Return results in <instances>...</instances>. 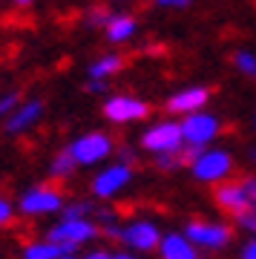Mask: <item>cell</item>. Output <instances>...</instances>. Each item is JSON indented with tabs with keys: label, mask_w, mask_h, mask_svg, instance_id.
I'll return each mask as SVG.
<instances>
[{
	"label": "cell",
	"mask_w": 256,
	"mask_h": 259,
	"mask_svg": "<svg viewBox=\"0 0 256 259\" xmlns=\"http://www.w3.org/2000/svg\"><path fill=\"white\" fill-rule=\"evenodd\" d=\"M213 199H216V204H219L222 210L233 213V216H242V213L253 210V204L247 199L242 182H222V185H216L213 187Z\"/></svg>",
	"instance_id": "6da1fadb"
},
{
	"label": "cell",
	"mask_w": 256,
	"mask_h": 259,
	"mask_svg": "<svg viewBox=\"0 0 256 259\" xmlns=\"http://www.w3.org/2000/svg\"><path fill=\"white\" fill-rule=\"evenodd\" d=\"M110 150H112V141L107 139V136L90 133V136H83V139L75 141L72 147H69V153H72V158L78 161V164H92V161L104 158Z\"/></svg>",
	"instance_id": "7a4b0ae2"
},
{
	"label": "cell",
	"mask_w": 256,
	"mask_h": 259,
	"mask_svg": "<svg viewBox=\"0 0 256 259\" xmlns=\"http://www.w3.org/2000/svg\"><path fill=\"white\" fill-rule=\"evenodd\" d=\"M104 115L110 121H138V118H147L150 115V104L144 101H136V98H127V95H118V98H110L104 104Z\"/></svg>",
	"instance_id": "3957f363"
},
{
	"label": "cell",
	"mask_w": 256,
	"mask_h": 259,
	"mask_svg": "<svg viewBox=\"0 0 256 259\" xmlns=\"http://www.w3.org/2000/svg\"><path fill=\"white\" fill-rule=\"evenodd\" d=\"M233 161L225 150H210V153H204V156L193 164V176L196 179H204V182H216V179L228 176Z\"/></svg>",
	"instance_id": "277c9868"
},
{
	"label": "cell",
	"mask_w": 256,
	"mask_h": 259,
	"mask_svg": "<svg viewBox=\"0 0 256 259\" xmlns=\"http://www.w3.org/2000/svg\"><path fill=\"white\" fill-rule=\"evenodd\" d=\"M141 144H144L147 150H153V153L179 150V144H182V124H158V127H153L150 133H144Z\"/></svg>",
	"instance_id": "5b68a950"
},
{
	"label": "cell",
	"mask_w": 256,
	"mask_h": 259,
	"mask_svg": "<svg viewBox=\"0 0 256 259\" xmlns=\"http://www.w3.org/2000/svg\"><path fill=\"white\" fill-rule=\"evenodd\" d=\"M187 236L199 245H207V248H222L233 239V231L225 228V225H204V222H190L187 225Z\"/></svg>",
	"instance_id": "8992f818"
},
{
	"label": "cell",
	"mask_w": 256,
	"mask_h": 259,
	"mask_svg": "<svg viewBox=\"0 0 256 259\" xmlns=\"http://www.w3.org/2000/svg\"><path fill=\"white\" fill-rule=\"evenodd\" d=\"M216 133H219L216 118H213V115H201V112H193L190 118L182 124V139H187L190 144H204V141H210Z\"/></svg>",
	"instance_id": "52a82bcc"
},
{
	"label": "cell",
	"mask_w": 256,
	"mask_h": 259,
	"mask_svg": "<svg viewBox=\"0 0 256 259\" xmlns=\"http://www.w3.org/2000/svg\"><path fill=\"white\" fill-rule=\"evenodd\" d=\"M95 233H98L95 225H90L87 219H75V222H61L58 228H52V231H49V239L55 242V245H61V242L78 245V242H83V239H92Z\"/></svg>",
	"instance_id": "ba28073f"
},
{
	"label": "cell",
	"mask_w": 256,
	"mask_h": 259,
	"mask_svg": "<svg viewBox=\"0 0 256 259\" xmlns=\"http://www.w3.org/2000/svg\"><path fill=\"white\" fill-rule=\"evenodd\" d=\"M20 207H23L26 213H49V210H58V207H61V193L49 190V187H37V190H32V193L23 196Z\"/></svg>",
	"instance_id": "9c48e42d"
},
{
	"label": "cell",
	"mask_w": 256,
	"mask_h": 259,
	"mask_svg": "<svg viewBox=\"0 0 256 259\" xmlns=\"http://www.w3.org/2000/svg\"><path fill=\"white\" fill-rule=\"evenodd\" d=\"M207 98H210V90H204V87H199V90H184V93L173 95L167 101V110L170 112H196L199 107L207 104Z\"/></svg>",
	"instance_id": "30bf717a"
},
{
	"label": "cell",
	"mask_w": 256,
	"mask_h": 259,
	"mask_svg": "<svg viewBox=\"0 0 256 259\" xmlns=\"http://www.w3.org/2000/svg\"><path fill=\"white\" fill-rule=\"evenodd\" d=\"M124 182H130V167L118 164V167H110V170H104L98 179H95V193L101 196V199H107V196H112L115 190H118Z\"/></svg>",
	"instance_id": "8fae6325"
},
{
	"label": "cell",
	"mask_w": 256,
	"mask_h": 259,
	"mask_svg": "<svg viewBox=\"0 0 256 259\" xmlns=\"http://www.w3.org/2000/svg\"><path fill=\"white\" fill-rule=\"evenodd\" d=\"M124 239L133 242V245H136V248H141V250H150V248H156L158 231L153 228V225H147V222H136L133 228H127V231H124Z\"/></svg>",
	"instance_id": "7c38bea8"
},
{
	"label": "cell",
	"mask_w": 256,
	"mask_h": 259,
	"mask_svg": "<svg viewBox=\"0 0 256 259\" xmlns=\"http://www.w3.org/2000/svg\"><path fill=\"white\" fill-rule=\"evenodd\" d=\"M40 112H44V104H40V101L26 104L23 110L15 112V115L9 118V133H20V130H26L29 124H32V121H35L37 115H40Z\"/></svg>",
	"instance_id": "4fadbf2b"
},
{
	"label": "cell",
	"mask_w": 256,
	"mask_h": 259,
	"mask_svg": "<svg viewBox=\"0 0 256 259\" xmlns=\"http://www.w3.org/2000/svg\"><path fill=\"white\" fill-rule=\"evenodd\" d=\"M161 253H164V259H196L193 248L182 236H167L164 245H161Z\"/></svg>",
	"instance_id": "5bb4252c"
},
{
	"label": "cell",
	"mask_w": 256,
	"mask_h": 259,
	"mask_svg": "<svg viewBox=\"0 0 256 259\" xmlns=\"http://www.w3.org/2000/svg\"><path fill=\"white\" fill-rule=\"evenodd\" d=\"M127 64V58H121V55H107V58H101V61H95V64L90 66V75H92V81H101L104 75H112V72H118L121 66Z\"/></svg>",
	"instance_id": "9a60e30c"
},
{
	"label": "cell",
	"mask_w": 256,
	"mask_h": 259,
	"mask_svg": "<svg viewBox=\"0 0 256 259\" xmlns=\"http://www.w3.org/2000/svg\"><path fill=\"white\" fill-rule=\"evenodd\" d=\"M136 32V20L133 18H112L110 20V26H107V37H110L112 44H121V40H127L130 35Z\"/></svg>",
	"instance_id": "2e32d148"
},
{
	"label": "cell",
	"mask_w": 256,
	"mask_h": 259,
	"mask_svg": "<svg viewBox=\"0 0 256 259\" xmlns=\"http://www.w3.org/2000/svg\"><path fill=\"white\" fill-rule=\"evenodd\" d=\"M75 164H78V161L72 158V153L64 150V153L55 156V161H52V173H55V176H69V173L75 170Z\"/></svg>",
	"instance_id": "e0dca14e"
},
{
	"label": "cell",
	"mask_w": 256,
	"mask_h": 259,
	"mask_svg": "<svg viewBox=\"0 0 256 259\" xmlns=\"http://www.w3.org/2000/svg\"><path fill=\"white\" fill-rule=\"evenodd\" d=\"M61 248L58 245H29L26 248V259H58Z\"/></svg>",
	"instance_id": "ac0fdd59"
},
{
	"label": "cell",
	"mask_w": 256,
	"mask_h": 259,
	"mask_svg": "<svg viewBox=\"0 0 256 259\" xmlns=\"http://www.w3.org/2000/svg\"><path fill=\"white\" fill-rule=\"evenodd\" d=\"M233 61H236V66H239L245 75L256 78V58L250 55V52H236V58H233Z\"/></svg>",
	"instance_id": "d6986e66"
},
{
	"label": "cell",
	"mask_w": 256,
	"mask_h": 259,
	"mask_svg": "<svg viewBox=\"0 0 256 259\" xmlns=\"http://www.w3.org/2000/svg\"><path fill=\"white\" fill-rule=\"evenodd\" d=\"M87 210H90L87 204H69V207L64 210V222H75V219H83V216H87Z\"/></svg>",
	"instance_id": "ffe728a7"
},
{
	"label": "cell",
	"mask_w": 256,
	"mask_h": 259,
	"mask_svg": "<svg viewBox=\"0 0 256 259\" xmlns=\"http://www.w3.org/2000/svg\"><path fill=\"white\" fill-rule=\"evenodd\" d=\"M87 20H90V26H107L112 18H110V12H107V9H92Z\"/></svg>",
	"instance_id": "44dd1931"
},
{
	"label": "cell",
	"mask_w": 256,
	"mask_h": 259,
	"mask_svg": "<svg viewBox=\"0 0 256 259\" xmlns=\"http://www.w3.org/2000/svg\"><path fill=\"white\" fill-rule=\"evenodd\" d=\"M158 167H161V170H176V167H182V161H179V156L158 153Z\"/></svg>",
	"instance_id": "7402d4cb"
},
{
	"label": "cell",
	"mask_w": 256,
	"mask_h": 259,
	"mask_svg": "<svg viewBox=\"0 0 256 259\" xmlns=\"http://www.w3.org/2000/svg\"><path fill=\"white\" fill-rule=\"evenodd\" d=\"M236 219H239L242 228H247V231L256 233V210H247V213H242V216H236Z\"/></svg>",
	"instance_id": "603a6c76"
},
{
	"label": "cell",
	"mask_w": 256,
	"mask_h": 259,
	"mask_svg": "<svg viewBox=\"0 0 256 259\" xmlns=\"http://www.w3.org/2000/svg\"><path fill=\"white\" fill-rule=\"evenodd\" d=\"M15 104H18V95H15V93H12V95H3V98H0V115H3V112H9Z\"/></svg>",
	"instance_id": "cb8c5ba5"
},
{
	"label": "cell",
	"mask_w": 256,
	"mask_h": 259,
	"mask_svg": "<svg viewBox=\"0 0 256 259\" xmlns=\"http://www.w3.org/2000/svg\"><path fill=\"white\" fill-rule=\"evenodd\" d=\"M242 187H245L247 199H250V204H256V179H245L242 182Z\"/></svg>",
	"instance_id": "d4e9b609"
},
{
	"label": "cell",
	"mask_w": 256,
	"mask_h": 259,
	"mask_svg": "<svg viewBox=\"0 0 256 259\" xmlns=\"http://www.w3.org/2000/svg\"><path fill=\"white\" fill-rule=\"evenodd\" d=\"M6 219H9V204H6L3 199H0V225L6 222Z\"/></svg>",
	"instance_id": "484cf974"
},
{
	"label": "cell",
	"mask_w": 256,
	"mask_h": 259,
	"mask_svg": "<svg viewBox=\"0 0 256 259\" xmlns=\"http://www.w3.org/2000/svg\"><path fill=\"white\" fill-rule=\"evenodd\" d=\"M104 87H107L104 81H90V83H87V90H90V93H101Z\"/></svg>",
	"instance_id": "4316f807"
},
{
	"label": "cell",
	"mask_w": 256,
	"mask_h": 259,
	"mask_svg": "<svg viewBox=\"0 0 256 259\" xmlns=\"http://www.w3.org/2000/svg\"><path fill=\"white\" fill-rule=\"evenodd\" d=\"M158 3H161V6H187L190 0H158Z\"/></svg>",
	"instance_id": "83f0119b"
},
{
	"label": "cell",
	"mask_w": 256,
	"mask_h": 259,
	"mask_svg": "<svg viewBox=\"0 0 256 259\" xmlns=\"http://www.w3.org/2000/svg\"><path fill=\"white\" fill-rule=\"evenodd\" d=\"M245 259H256V242H250L245 248Z\"/></svg>",
	"instance_id": "f1b7e54d"
},
{
	"label": "cell",
	"mask_w": 256,
	"mask_h": 259,
	"mask_svg": "<svg viewBox=\"0 0 256 259\" xmlns=\"http://www.w3.org/2000/svg\"><path fill=\"white\" fill-rule=\"evenodd\" d=\"M87 259H110V256H107V253H90Z\"/></svg>",
	"instance_id": "f546056e"
},
{
	"label": "cell",
	"mask_w": 256,
	"mask_h": 259,
	"mask_svg": "<svg viewBox=\"0 0 256 259\" xmlns=\"http://www.w3.org/2000/svg\"><path fill=\"white\" fill-rule=\"evenodd\" d=\"M15 3H18V6H26V3H32V0H15Z\"/></svg>",
	"instance_id": "4dcf8cb0"
},
{
	"label": "cell",
	"mask_w": 256,
	"mask_h": 259,
	"mask_svg": "<svg viewBox=\"0 0 256 259\" xmlns=\"http://www.w3.org/2000/svg\"><path fill=\"white\" fill-rule=\"evenodd\" d=\"M115 259H133V256H127V253H121V256H115Z\"/></svg>",
	"instance_id": "1f68e13d"
},
{
	"label": "cell",
	"mask_w": 256,
	"mask_h": 259,
	"mask_svg": "<svg viewBox=\"0 0 256 259\" xmlns=\"http://www.w3.org/2000/svg\"><path fill=\"white\" fill-rule=\"evenodd\" d=\"M58 259H72V256H58Z\"/></svg>",
	"instance_id": "d6a6232c"
}]
</instances>
